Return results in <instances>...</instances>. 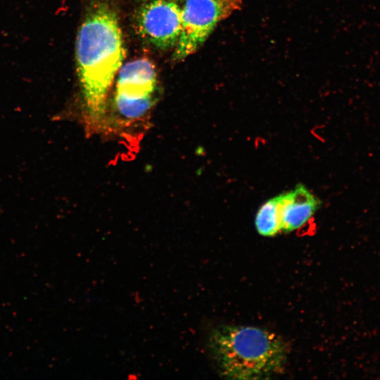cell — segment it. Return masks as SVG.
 <instances>
[{
  "label": "cell",
  "mask_w": 380,
  "mask_h": 380,
  "mask_svg": "<svg viewBox=\"0 0 380 380\" xmlns=\"http://www.w3.org/2000/svg\"><path fill=\"white\" fill-rule=\"evenodd\" d=\"M322 204L305 185L298 184L282 194L281 205V232H291L303 226Z\"/></svg>",
  "instance_id": "cell-6"
},
{
  "label": "cell",
  "mask_w": 380,
  "mask_h": 380,
  "mask_svg": "<svg viewBox=\"0 0 380 380\" xmlns=\"http://www.w3.org/2000/svg\"><path fill=\"white\" fill-rule=\"evenodd\" d=\"M138 27L141 35L158 48L176 46L182 29V8L173 0H151L141 11Z\"/></svg>",
  "instance_id": "cell-5"
},
{
  "label": "cell",
  "mask_w": 380,
  "mask_h": 380,
  "mask_svg": "<svg viewBox=\"0 0 380 380\" xmlns=\"http://www.w3.org/2000/svg\"><path fill=\"white\" fill-rule=\"evenodd\" d=\"M208 346L219 373L227 379H269L281 372L287 359L281 338L255 327L218 326L209 334Z\"/></svg>",
  "instance_id": "cell-2"
},
{
  "label": "cell",
  "mask_w": 380,
  "mask_h": 380,
  "mask_svg": "<svg viewBox=\"0 0 380 380\" xmlns=\"http://www.w3.org/2000/svg\"><path fill=\"white\" fill-rule=\"evenodd\" d=\"M124 56L121 30L115 14L104 8L93 12L80 27L76 41L84 120L91 130L107 127V96Z\"/></svg>",
  "instance_id": "cell-1"
},
{
  "label": "cell",
  "mask_w": 380,
  "mask_h": 380,
  "mask_svg": "<svg viewBox=\"0 0 380 380\" xmlns=\"http://www.w3.org/2000/svg\"><path fill=\"white\" fill-rule=\"evenodd\" d=\"M173 1H175V0H173Z\"/></svg>",
  "instance_id": "cell-8"
},
{
  "label": "cell",
  "mask_w": 380,
  "mask_h": 380,
  "mask_svg": "<svg viewBox=\"0 0 380 380\" xmlns=\"http://www.w3.org/2000/svg\"><path fill=\"white\" fill-rule=\"evenodd\" d=\"M282 194L265 201L258 209L255 226L259 234L274 236L281 232V205Z\"/></svg>",
  "instance_id": "cell-7"
},
{
  "label": "cell",
  "mask_w": 380,
  "mask_h": 380,
  "mask_svg": "<svg viewBox=\"0 0 380 380\" xmlns=\"http://www.w3.org/2000/svg\"><path fill=\"white\" fill-rule=\"evenodd\" d=\"M242 0H186L182 8V29L174 60L195 53L217 25L239 7Z\"/></svg>",
  "instance_id": "cell-4"
},
{
  "label": "cell",
  "mask_w": 380,
  "mask_h": 380,
  "mask_svg": "<svg viewBox=\"0 0 380 380\" xmlns=\"http://www.w3.org/2000/svg\"><path fill=\"white\" fill-rule=\"evenodd\" d=\"M156 72L147 59H137L120 68L114 99L116 124L127 127L144 120L156 102Z\"/></svg>",
  "instance_id": "cell-3"
}]
</instances>
